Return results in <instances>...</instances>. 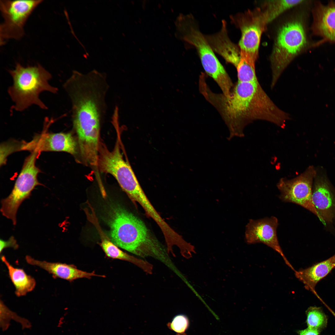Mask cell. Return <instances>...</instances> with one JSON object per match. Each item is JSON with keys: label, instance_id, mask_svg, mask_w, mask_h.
Wrapping results in <instances>:
<instances>
[{"label": "cell", "instance_id": "6da1fadb", "mask_svg": "<svg viewBox=\"0 0 335 335\" xmlns=\"http://www.w3.org/2000/svg\"><path fill=\"white\" fill-rule=\"evenodd\" d=\"M70 99L74 129L80 150L92 152L99 148L100 123L105 116L109 88L104 74L74 71L64 84Z\"/></svg>", "mask_w": 335, "mask_h": 335}, {"label": "cell", "instance_id": "7a4b0ae2", "mask_svg": "<svg viewBox=\"0 0 335 335\" xmlns=\"http://www.w3.org/2000/svg\"><path fill=\"white\" fill-rule=\"evenodd\" d=\"M199 85L202 94L215 108L227 125L230 137L243 136L247 125L257 120L266 121L270 116L271 100L258 80L238 81L228 96L213 92L204 78L199 79Z\"/></svg>", "mask_w": 335, "mask_h": 335}, {"label": "cell", "instance_id": "3957f363", "mask_svg": "<svg viewBox=\"0 0 335 335\" xmlns=\"http://www.w3.org/2000/svg\"><path fill=\"white\" fill-rule=\"evenodd\" d=\"M109 223L111 242L141 258L159 261L172 271L177 267L165 248L141 219L120 206L113 209Z\"/></svg>", "mask_w": 335, "mask_h": 335}, {"label": "cell", "instance_id": "277c9868", "mask_svg": "<svg viewBox=\"0 0 335 335\" xmlns=\"http://www.w3.org/2000/svg\"><path fill=\"white\" fill-rule=\"evenodd\" d=\"M9 72L13 82L8 92L14 103L13 109L22 111L34 105L47 109L40 99V94L44 91L55 94L58 90L49 84L52 77L48 71L39 64L25 67L17 62L15 68Z\"/></svg>", "mask_w": 335, "mask_h": 335}, {"label": "cell", "instance_id": "5b68a950", "mask_svg": "<svg viewBox=\"0 0 335 335\" xmlns=\"http://www.w3.org/2000/svg\"><path fill=\"white\" fill-rule=\"evenodd\" d=\"M179 20L178 27L183 39L195 48L204 71L216 82L222 93L229 94L234 86L232 81L194 17L183 16Z\"/></svg>", "mask_w": 335, "mask_h": 335}, {"label": "cell", "instance_id": "8992f818", "mask_svg": "<svg viewBox=\"0 0 335 335\" xmlns=\"http://www.w3.org/2000/svg\"><path fill=\"white\" fill-rule=\"evenodd\" d=\"M306 44V32L300 20L289 21L279 28L270 58L271 87H274L284 70Z\"/></svg>", "mask_w": 335, "mask_h": 335}, {"label": "cell", "instance_id": "52a82bcc", "mask_svg": "<svg viewBox=\"0 0 335 335\" xmlns=\"http://www.w3.org/2000/svg\"><path fill=\"white\" fill-rule=\"evenodd\" d=\"M40 153L34 151L25 159L22 169L9 195L2 199L1 212L2 215L16 224V214L19 207L25 199L29 198L32 191L41 185L38 180L40 169L36 161Z\"/></svg>", "mask_w": 335, "mask_h": 335}, {"label": "cell", "instance_id": "ba28073f", "mask_svg": "<svg viewBox=\"0 0 335 335\" xmlns=\"http://www.w3.org/2000/svg\"><path fill=\"white\" fill-rule=\"evenodd\" d=\"M42 0L0 1L3 19L0 25L1 45L9 39L20 40L24 35V26L28 18Z\"/></svg>", "mask_w": 335, "mask_h": 335}, {"label": "cell", "instance_id": "9c48e42d", "mask_svg": "<svg viewBox=\"0 0 335 335\" xmlns=\"http://www.w3.org/2000/svg\"><path fill=\"white\" fill-rule=\"evenodd\" d=\"M231 22L240 30L239 43L241 54L256 61L261 34L268 24L263 11L248 10L230 16Z\"/></svg>", "mask_w": 335, "mask_h": 335}, {"label": "cell", "instance_id": "30bf717a", "mask_svg": "<svg viewBox=\"0 0 335 335\" xmlns=\"http://www.w3.org/2000/svg\"><path fill=\"white\" fill-rule=\"evenodd\" d=\"M316 174L314 167L310 166L295 178L281 179L277 186L280 192L279 199L300 205L319 218L312 200L313 184Z\"/></svg>", "mask_w": 335, "mask_h": 335}, {"label": "cell", "instance_id": "8fae6325", "mask_svg": "<svg viewBox=\"0 0 335 335\" xmlns=\"http://www.w3.org/2000/svg\"><path fill=\"white\" fill-rule=\"evenodd\" d=\"M44 131L37 134L29 142H21L20 151L64 152L73 155L77 154V142L70 132L56 133L47 132L53 119H45Z\"/></svg>", "mask_w": 335, "mask_h": 335}, {"label": "cell", "instance_id": "7c38bea8", "mask_svg": "<svg viewBox=\"0 0 335 335\" xmlns=\"http://www.w3.org/2000/svg\"><path fill=\"white\" fill-rule=\"evenodd\" d=\"M278 224V219L274 216L249 220L246 226V242L249 244L263 243L272 248L281 256L286 264L295 271L279 244L277 235Z\"/></svg>", "mask_w": 335, "mask_h": 335}, {"label": "cell", "instance_id": "4fadbf2b", "mask_svg": "<svg viewBox=\"0 0 335 335\" xmlns=\"http://www.w3.org/2000/svg\"><path fill=\"white\" fill-rule=\"evenodd\" d=\"M312 200L319 218L324 225L335 218V195L324 174L317 173L314 178Z\"/></svg>", "mask_w": 335, "mask_h": 335}, {"label": "cell", "instance_id": "5bb4252c", "mask_svg": "<svg viewBox=\"0 0 335 335\" xmlns=\"http://www.w3.org/2000/svg\"><path fill=\"white\" fill-rule=\"evenodd\" d=\"M313 32L325 40L335 42V2L317 3L313 10Z\"/></svg>", "mask_w": 335, "mask_h": 335}, {"label": "cell", "instance_id": "9a60e30c", "mask_svg": "<svg viewBox=\"0 0 335 335\" xmlns=\"http://www.w3.org/2000/svg\"><path fill=\"white\" fill-rule=\"evenodd\" d=\"M205 36L213 51L236 68L241 58L240 51L239 46L228 37L226 21L222 20L221 27L218 32Z\"/></svg>", "mask_w": 335, "mask_h": 335}, {"label": "cell", "instance_id": "2e32d148", "mask_svg": "<svg viewBox=\"0 0 335 335\" xmlns=\"http://www.w3.org/2000/svg\"><path fill=\"white\" fill-rule=\"evenodd\" d=\"M25 259L28 264L43 269L51 274L54 278H60L71 282L79 278L90 279L92 276L105 277L104 275L96 274L94 272L89 273L80 270L72 265L40 261L28 255L25 257Z\"/></svg>", "mask_w": 335, "mask_h": 335}, {"label": "cell", "instance_id": "e0dca14e", "mask_svg": "<svg viewBox=\"0 0 335 335\" xmlns=\"http://www.w3.org/2000/svg\"><path fill=\"white\" fill-rule=\"evenodd\" d=\"M335 268V254L308 268L294 272L296 277L304 284L305 288L315 293L317 284Z\"/></svg>", "mask_w": 335, "mask_h": 335}, {"label": "cell", "instance_id": "ac0fdd59", "mask_svg": "<svg viewBox=\"0 0 335 335\" xmlns=\"http://www.w3.org/2000/svg\"><path fill=\"white\" fill-rule=\"evenodd\" d=\"M1 258L7 267L10 278L16 289L15 293L17 297L25 296L34 289L36 282L34 278L27 275L23 269L14 267L4 255Z\"/></svg>", "mask_w": 335, "mask_h": 335}, {"label": "cell", "instance_id": "d6986e66", "mask_svg": "<svg viewBox=\"0 0 335 335\" xmlns=\"http://www.w3.org/2000/svg\"><path fill=\"white\" fill-rule=\"evenodd\" d=\"M101 246L108 257L127 261L137 266L148 274L152 273L153 266L151 263L124 252L112 242L104 239L102 240Z\"/></svg>", "mask_w": 335, "mask_h": 335}, {"label": "cell", "instance_id": "ffe728a7", "mask_svg": "<svg viewBox=\"0 0 335 335\" xmlns=\"http://www.w3.org/2000/svg\"><path fill=\"white\" fill-rule=\"evenodd\" d=\"M303 0H269L266 2L263 12L266 17L267 23L270 22L284 11L302 3Z\"/></svg>", "mask_w": 335, "mask_h": 335}, {"label": "cell", "instance_id": "44dd1931", "mask_svg": "<svg viewBox=\"0 0 335 335\" xmlns=\"http://www.w3.org/2000/svg\"><path fill=\"white\" fill-rule=\"evenodd\" d=\"M255 61L241 55L237 66L238 81L248 82L258 80L255 68Z\"/></svg>", "mask_w": 335, "mask_h": 335}, {"label": "cell", "instance_id": "7402d4cb", "mask_svg": "<svg viewBox=\"0 0 335 335\" xmlns=\"http://www.w3.org/2000/svg\"><path fill=\"white\" fill-rule=\"evenodd\" d=\"M307 327L321 331L327 326L328 318L322 308L310 306L306 311Z\"/></svg>", "mask_w": 335, "mask_h": 335}, {"label": "cell", "instance_id": "603a6c76", "mask_svg": "<svg viewBox=\"0 0 335 335\" xmlns=\"http://www.w3.org/2000/svg\"><path fill=\"white\" fill-rule=\"evenodd\" d=\"M189 325V321L187 317L183 315L176 316L173 319L170 326L171 329L179 333L185 332Z\"/></svg>", "mask_w": 335, "mask_h": 335}, {"label": "cell", "instance_id": "cb8c5ba5", "mask_svg": "<svg viewBox=\"0 0 335 335\" xmlns=\"http://www.w3.org/2000/svg\"><path fill=\"white\" fill-rule=\"evenodd\" d=\"M19 142L9 141L3 143L1 145L0 164H5L7 156L14 152L19 151Z\"/></svg>", "mask_w": 335, "mask_h": 335}, {"label": "cell", "instance_id": "d4e9b609", "mask_svg": "<svg viewBox=\"0 0 335 335\" xmlns=\"http://www.w3.org/2000/svg\"><path fill=\"white\" fill-rule=\"evenodd\" d=\"M12 247L14 249H16L18 247V245L16 240L13 236H11L7 241L0 240V253L4 249L8 247Z\"/></svg>", "mask_w": 335, "mask_h": 335}, {"label": "cell", "instance_id": "484cf974", "mask_svg": "<svg viewBox=\"0 0 335 335\" xmlns=\"http://www.w3.org/2000/svg\"><path fill=\"white\" fill-rule=\"evenodd\" d=\"M320 332L317 329L307 327L304 329L299 330L298 333L299 335H319Z\"/></svg>", "mask_w": 335, "mask_h": 335}, {"label": "cell", "instance_id": "4316f807", "mask_svg": "<svg viewBox=\"0 0 335 335\" xmlns=\"http://www.w3.org/2000/svg\"></svg>", "mask_w": 335, "mask_h": 335}]
</instances>
